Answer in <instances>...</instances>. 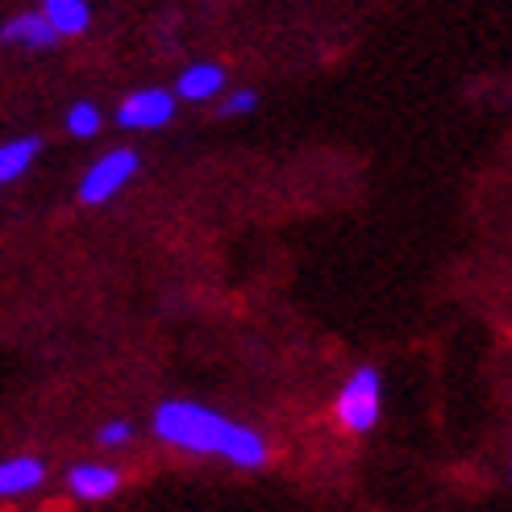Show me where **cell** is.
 Returning a JSON list of instances; mask_svg holds the SVG:
<instances>
[{
    "label": "cell",
    "instance_id": "6da1fadb",
    "mask_svg": "<svg viewBox=\"0 0 512 512\" xmlns=\"http://www.w3.org/2000/svg\"><path fill=\"white\" fill-rule=\"evenodd\" d=\"M155 438L175 446V450H192V454H217L225 463H234L242 471H259L267 463V438L259 429L238 425L213 408H204L196 400H167L155 408Z\"/></svg>",
    "mask_w": 512,
    "mask_h": 512
},
{
    "label": "cell",
    "instance_id": "7a4b0ae2",
    "mask_svg": "<svg viewBox=\"0 0 512 512\" xmlns=\"http://www.w3.org/2000/svg\"><path fill=\"white\" fill-rule=\"evenodd\" d=\"M334 417L350 433H371L379 425V417H383V375L375 367H358L346 379V388L334 400Z\"/></svg>",
    "mask_w": 512,
    "mask_h": 512
},
{
    "label": "cell",
    "instance_id": "3957f363",
    "mask_svg": "<svg viewBox=\"0 0 512 512\" xmlns=\"http://www.w3.org/2000/svg\"><path fill=\"white\" fill-rule=\"evenodd\" d=\"M134 175H138V155L134 150H109V155L96 159L88 167V175L80 179V200L84 204H105L130 184Z\"/></svg>",
    "mask_w": 512,
    "mask_h": 512
},
{
    "label": "cell",
    "instance_id": "277c9868",
    "mask_svg": "<svg viewBox=\"0 0 512 512\" xmlns=\"http://www.w3.org/2000/svg\"><path fill=\"white\" fill-rule=\"evenodd\" d=\"M171 117H175V96L163 88H142L134 96H125L117 109L121 130H163Z\"/></svg>",
    "mask_w": 512,
    "mask_h": 512
},
{
    "label": "cell",
    "instance_id": "5b68a950",
    "mask_svg": "<svg viewBox=\"0 0 512 512\" xmlns=\"http://www.w3.org/2000/svg\"><path fill=\"white\" fill-rule=\"evenodd\" d=\"M67 488L75 500H109L121 488V471H113L105 463H75L67 471Z\"/></svg>",
    "mask_w": 512,
    "mask_h": 512
},
{
    "label": "cell",
    "instance_id": "8992f818",
    "mask_svg": "<svg viewBox=\"0 0 512 512\" xmlns=\"http://www.w3.org/2000/svg\"><path fill=\"white\" fill-rule=\"evenodd\" d=\"M42 479H46V463H38V458H5L0 463V500H17L25 492H34L42 488Z\"/></svg>",
    "mask_w": 512,
    "mask_h": 512
},
{
    "label": "cell",
    "instance_id": "52a82bcc",
    "mask_svg": "<svg viewBox=\"0 0 512 512\" xmlns=\"http://www.w3.org/2000/svg\"><path fill=\"white\" fill-rule=\"evenodd\" d=\"M42 17L59 38H80L92 25L88 0H42Z\"/></svg>",
    "mask_w": 512,
    "mask_h": 512
},
{
    "label": "cell",
    "instance_id": "ba28073f",
    "mask_svg": "<svg viewBox=\"0 0 512 512\" xmlns=\"http://www.w3.org/2000/svg\"><path fill=\"white\" fill-rule=\"evenodd\" d=\"M221 88H225V71L217 63H192L179 71V80H175V92L184 100H196V105L209 96H221Z\"/></svg>",
    "mask_w": 512,
    "mask_h": 512
},
{
    "label": "cell",
    "instance_id": "9c48e42d",
    "mask_svg": "<svg viewBox=\"0 0 512 512\" xmlns=\"http://www.w3.org/2000/svg\"><path fill=\"white\" fill-rule=\"evenodd\" d=\"M0 38L5 42H17V46H30V50H46V46H55L59 34L46 25L42 13H17L5 30H0Z\"/></svg>",
    "mask_w": 512,
    "mask_h": 512
},
{
    "label": "cell",
    "instance_id": "30bf717a",
    "mask_svg": "<svg viewBox=\"0 0 512 512\" xmlns=\"http://www.w3.org/2000/svg\"><path fill=\"white\" fill-rule=\"evenodd\" d=\"M38 159V138H17L0 146V184H13Z\"/></svg>",
    "mask_w": 512,
    "mask_h": 512
},
{
    "label": "cell",
    "instance_id": "8fae6325",
    "mask_svg": "<svg viewBox=\"0 0 512 512\" xmlns=\"http://www.w3.org/2000/svg\"><path fill=\"white\" fill-rule=\"evenodd\" d=\"M67 130H71L75 138H92V134H100V109L88 105V100H80V105L67 113Z\"/></svg>",
    "mask_w": 512,
    "mask_h": 512
},
{
    "label": "cell",
    "instance_id": "7c38bea8",
    "mask_svg": "<svg viewBox=\"0 0 512 512\" xmlns=\"http://www.w3.org/2000/svg\"><path fill=\"white\" fill-rule=\"evenodd\" d=\"M134 438H138V425L134 421H105V425L96 429V442L109 446V450H125Z\"/></svg>",
    "mask_w": 512,
    "mask_h": 512
},
{
    "label": "cell",
    "instance_id": "4fadbf2b",
    "mask_svg": "<svg viewBox=\"0 0 512 512\" xmlns=\"http://www.w3.org/2000/svg\"><path fill=\"white\" fill-rule=\"evenodd\" d=\"M254 105H259V96L242 88V92L221 100V117H246V113H254Z\"/></svg>",
    "mask_w": 512,
    "mask_h": 512
}]
</instances>
